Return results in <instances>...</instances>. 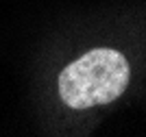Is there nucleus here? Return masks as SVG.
I'll return each mask as SVG.
<instances>
[{
  "label": "nucleus",
  "mask_w": 146,
  "mask_h": 137,
  "mask_svg": "<svg viewBox=\"0 0 146 137\" xmlns=\"http://www.w3.org/2000/svg\"><path fill=\"white\" fill-rule=\"evenodd\" d=\"M131 78L124 54L113 48H94L68 63L59 74V96L70 109H90L113 102Z\"/></svg>",
  "instance_id": "obj_1"
}]
</instances>
